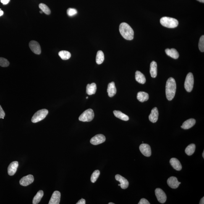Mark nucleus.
<instances>
[{
	"label": "nucleus",
	"mask_w": 204,
	"mask_h": 204,
	"mask_svg": "<svg viewBox=\"0 0 204 204\" xmlns=\"http://www.w3.org/2000/svg\"><path fill=\"white\" fill-rule=\"evenodd\" d=\"M61 193L58 191H55L53 193L49 204H59L60 201Z\"/></svg>",
	"instance_id": "14"
},
{
	"label": "nucleus",
	"mask_w": 204,
	"mask_h": 204,
	"mask_svg": "<svg viewBox=\"0 0 204 204\" xmlns=\"http://www.w3.org/2000/svg\"><path fill=\"white\" fill-rule=\"evenodd\" d=\"M119 186H120V184H119Z\"/></svg>",
	"instance_id": "46"
},
{
	"label": "nucleus",
	"mask_w": 204,
	"mask_h": 204,
	"mask_svg": "<svg viewBox=\"0 0 204 204\" xmlns=\"http://www.w3.org/2000/svg\"><path fill=\"white\" fill-rule=\"evenodd\" d=\"M158 115L157 108H153L152 110L151 113L149 116V119L150 121L153 123H156L158 119Z\"/></svg>",
	"instance_id": "16"
},
{
	"label": "nucleus",
	"mask_w": 204,
	"mask_h": 204,
	"mask_svg": "<svg viewBox=\"0 0 204 204\" xmlns=\"http://www.w3.org/2000/svg\"><path fill=\"white\" fill-rule=\"evenodd\" d=\"M166 54L171 57L174 58V59H177L179 58V55L178 52L174 48H167L165 50Z\"/></svg>",
	"instance_id": "21"
},
{
	"label": "nucleus",
	"mask_w": 204,
	"mask_h": 204,
	"mask_svg": "<svg viewBox=\"0 0 204 204\" xmlns=\"http://www.w3.org/2000/svg\"><path fill=\"white\" fill-rule=\"evenodd\" d=\"M108 204H114V203H111V202H110V203H108Z\"/></svg>",
	"instance_id": "43"
},
{
	"label": "nucleus",
	"mask_w": 204,
	"mask_h": 204,
	"mask_svg": "<svg viewBox=\"0 0 204 204\" xmlns=\"http://www.w3.org/2000/svg\"><path fill=\"white\" fill-rule=\"evenodd\" d=\"M113 112L114 113V115L118 119L124 121L129 120V116L123 113L121 111H113Z\"/></svg>",
	"instance_id": "25"
},
{
	"label": "nucleus",
	"mask_w": 204,
	"mask_h": 204,
	"mask_svg": "<svg viewBox=\"0 0 204 204\" xmlns=\"http://www.w3.org/2000/svg\"><path fill=\"white\" fill-rule=\"evenodd\" d=\"M202 156H203V158H204V151H203V154H202Z\"/></svg>",
	"instance_id": "42"
},
{
	"label": "nucleus",
	"mask_w": 204,
	"mask_h": 204,
	"mask_svg": "<svg viewBox=\"0 0 204 204\" xmlns=\"http://www.w3.org/2000/svg\"><path fill=\"white\" fill-rule=\"evenodd\" d=\"M150 75L153 78L156 77L157 74V65L156 62L152 61L150 65Z\"/></svg>",
	"instance_id": "19"
},
{
	"label": "nucleus",
	"mask_w": 204,
	"mask_h": 204,
	"mask_svg": "<svg viewBox=\"0 0 204 204\" xmlns=\"http://www.w3.org/2000/svg\"><path fill=\"white\" fill-rule=\"evenodd\" d=\"M198 47L200 51L201 52L204 51V36H202L199 40Z\"/></svg>",
	"instance_id": "32"
},
{
	"label": "nucleus",
	"mask_w": 204,
	"mask_h": 204,
	"mask_svg": "<svg viewBox=\"0 0 204 204\" xmlns=\"http://www.w3.org/2000/svg\"><path fill=\"white\" fill-rule=\"evenodd\" d=\"M29 47L34 53L40 55L41 52V47L39 43L35 40H32L29 43Z\"/></svg>",
	"instance_id": "9"
},
{
	"label": "nucleus",
	"mask_w": 204,
	"mask_h": 204,
	"mask_svg": "<svg viewBox=\"0 0 204 204\" xmlns=\"http://www.w3.org/2000/svg\"><path fill=\"white\" fill-rule=\"evenodd\" d=\"M94 117V113L93 110L90 109L86 110L79 116V120L82 122H90L92 121Z\"/></svg>",
	"instance_id": "4"
},
{
	"label": "nucleus",
	"mask_w": 204,
	"mask_h": 204,
	"mask_svg": "<svg viewBox=\"0 0 204 204\" xmlns=\"http://www.w3.org/2000/svg\"><path fill=\"white\" fill-rule=\"evenodd\" d=\"M86 98V99H88V97H87Z\"/></svg>",
	"instance_id": "45"
},
{
	"label": "nucleus",
	"mask_w": 204,
	"mask_h": 204,
	"mask_svg": "<svg viewBox=\"0 0 204 204\" xmlns=\"http://www.w3.org/2000/svg\"><path fill=\"white\" fill-rule=\"evenodd\" d=\"M170 164L172 167L176 171H180L182 169V166L180 162L176 158H172L170 161Z\"/></svg>",
	"instance_id": "18"
},
{
	"label": "nucleus",
	"mask_w": 204,
	"mask_h": 204,
	"mask_svg": "<svg viewBox=\"0 0 204 204\" xmlns=\"http://www.w3.org/2000/svg\"><path fill=\"white\" fill-rule=\"evenodd\" d=\"M194 84V76L192 73H189L187 75L184 82V86L187 92H190L193 88Z\"/></svg>",
	"instance_id": "6"
},
{
	"label": "nucleus",
	"mask_w": 204,
	"mask_h": 204,
	"mask_svg": "<svg viewBox=\"0 0 204 204\" xmlns=\"http://www.w3.org/2000/svg\"><path fill=\"white\" fill-rule=\"evenodd\" d=\"M104 60V54L103 51H98L97 53L96 61L97 64H101L103 63Z\"/></svg>",
	"instance_id": "27"
},
{
	"label": "nucleus",
	"mask_w": 204,
	"mask_h": 204,
	"mask_svg": "<svg viewBox=\"0 0 204 204\" xmlns=\"http://www.w3.org/2000/svg\"><path fill=\"white\" fill-rule=\"evenodd\" d=\"M18 166V162L17 161L10 163L8 168V173L9 176H13L15 174Z\"/></svg>",
	"instance_id": "15"
},
{
	"label": "nucleus",
	"mask_w": 204,
	"mask_h": 204,
	"mask_svg": "<svg viewBox=\"0 0 204 204\" xmlns=\"http://www.w3.org/2000/svg\"><path fill=\"white\" fill-rule=\"evenodd\" d=\"M34 180V178L33 176L32 175H28L22 178L19 181V183L21 185L24 187H27L29 184H32Z\"/></svg>",
	"instance_id": "10"
},
{
	"label": "nucleus",
	"mask_w": 204,
	"mask_h": 204,
	"mask_svg": "<svg viewBox=\"0 0 204 204\" xmlns=\"http://www.w3.org/2000/svg\"><path fill=\"white\" fill-rule=\"evenodd\" d=\"M48 113V110L46 109L40 110L37 111L32 118V122L36 123L43 120L46 117Z\"/></svg>",
	"instance_id": "5"
},
{
	"label": "nucleus",
	"mask_w": 204,
	"mask_h": 204,
	"mask_svg": "<svg viewBox=\"0 0 204 204\" xmlns=\"http://www.w3.org/2000/svg\"><path fill=\"white\" fill-rule=\"evenodd\" d=\"M4 14V12L2 10H1V9H0V17L2 16Z\"/></svg>",
	"instance_id": "40"
},
{
	"label": "nucleus",
	"mask_w": 204,
	"mask_h": 204,
	"mask_svg": "<svg viewBox=\"0 0 204 204\" xmlns=\"http://www.w3.org/2000/svg\"><path fill=\"white\" fill-rule=\"evenodd\" d=\"M199 204H204V197H203V198H202L201 200H200V201Z\"/></svg>",
	"instance_id": "39"
},
{
	"label": "nucleus",
	"mask_w": 204,
	"mask_h": 204,
	"mask_svg": "<svg viewBox=\"0 0 204 204\" xmlns=\"http://www.w3.org/2000/svg\"><path fill=\"white\" fill-rule=\"evenodd\" d=\"M167 183L168 186L171 188L176 189L179 187L181 182L178 181L177 178L175 176H171L168 179Z\"/></svg>",
	"instance_id": "13"
},
{
	"label": "nucleus",
	"mask_w": 204,
	"mask_h": 204,
	"mask_svg": "<svg viewBox=\"0 0 204 204\" xmlns=\"http://www.w3.org/2000/svg\"><path fill=\"white\" fill-rule=\"evenodd\" d=\"M85 199L82 198L79 200L78 202H77V204H85Z\"/></svg>",
	"instance_id": "37"
},
{
	"label": "nucleus",
	"mask_w": 204,
	"mask_h": 204,
	"mask_svg": "<svg viewBox=\"0 0 204 204\" xmlns=\"http://www.w3.org/2000/svg\"><path fill=\"white\" fill-rule=\"evenodd\" d=\"M160 22L163 26L168 28H175L179 25V21L176 19L168 17H162Z\"/></svg>",
	"instance_id": "3"
},
{
	"label": "nucleus",
	"mask_w": 204,
	"mask_h": 204,
	"mask_svg": "<svg viewBox=\"0 0 204 204\" xmlns=\"http://www.w3.org/2000/svg\"><path fill=\"white\" fill-rule=\"evenodd\" d=\"M135 79L137 82L141 84H144L146 82L145 75L139 71H136L135 73Z\"/></svg>",
	"instance_id": "23"
},
{
	"label": "nucleus",
	"mask_w": 204,
	"mask_h": 204,
	"mask_svg": "<svg viewBox=\"0 0 204 204\" xmlns=\"http://www.w3.org/2000/svg\"><path fill=\"white\" fill-rule=\"evenodd\" d=\"M39 8L43 12L47 15H49L51 13V9L46 5L41 3L39 5Z\"/></svg>",
	"instance_id": "30"
},
{
	"label": "nucleus",
	"mask_w": 204,
	"mask_h": 204,
	"mask_svg": "<svg viewBox=\"0 0 204 204\" xmlns=\"http://www.w3.org/2000/svg\"><path fill=\"white\" fill-rule=\"evenodd\" d=\"M197 1L200 2L204 3V0H197Z\"/></svg>",
	"instance_id": "41"
},
{
	"label": "nucleus",
	"mask_w": 204,
	"mask_h": 204,
	"mask_svg": "<svg viewBox=\"0 0 204 204\" xmlns=\"http://www.w3.org/2000/svg\"><path fill=\"white\" fill-rule=\"evenodd\" d=\"M176 90V81L173 77H170L167 81L166 85V96L169 101H171L174 98Z\"/></svg>",
	"instance_id": "1"
},
{
	"label": "nucleus",
	"mask_w": 204,
	"mask_h": 204,
	"mask_svg": "<svg viewBox=\"0 0 204 204\" xmlns=\"http://www.w3.org/2000/svg\"><path fill=\"white\" fill-rule=\"evenodd\" d=\"M107 92L108 96L110 97H112L116 94V89L114 82H112L108 84Z\"/></svg>",
	"instance_id": "17"
},
{
	"label": "nucleus",
	"mask_w": 204,
	"mask_h": 204,
	"mask_svg": "<svg viewBox=\"0 0 204 204\" xmlns=\"http://www.w3.org/2000/svg\"><path fill=\"white\" fill-rule=\"evenodd\" d=\"M120 33L126 40H132L134 39V32L128 24L123 22L120 24L119 27Z\"/></svg>",
	"instance_id": "2"
},
{
	"label": "nucleus",
	"mask_w": 204,
	"mask_h": 204,
	"mask_svg": "<svg viewBox=\"0 0 204 204\" xmlns=\"http://www.w3.org/2000/svg\"><path fill=\"white\" fill-rule=\"evenodd\" d=\"M155 195L158 202L164 203L166 202L167 197L166 194L160 188H157L155 190Z\"/></svg>",
	"instance_id": "8"
},
{
	"label": "nucleus",
	"mask_w": 204,
	"mask_h": 204,
	"mask_svg": "<svg viewBox=\"0 0 204 204\" xmlns=\"http://www.w3.org/2000/svg\"><path fill=\"white\" fill-rule=\"evenodd\" d=\"M5 116V113L0 105V119H4Z\"/></svg>",
	"instance_id": "35"
},
{
	"label": "nucleus",
	"mask_w": 204,
	"mask_h": 204,
	"mask_svg": "<svg viewBox=\"0 0 204 204\" xmlns=\"http://www.w3.org/2000/svg\"><path fill=\"white\" fill-rule=\"evenodd\" d=\"M9 1H10V0H1V2L4 5L8 4Z\"/></svg>",
	"instance_id": "38"
},
{
	"label": "nucleus",
	"mask_w": 204,
	"mask_h": 204,
	"mask_svg": "<svg viewBox=\"0 0 204 204\" xmlns=\"http://www.w3.org/2000/svg\"><path fill=\"white\" fill-rule=\"evenodd\" d=\"M100 173L99 170H97L94 172L91 176V181L92 183L96 182L100 176Z\"/></svg>",
	"instance_id": "31"
},
{
	"label": "nucleus",
	"mask_w": 204,
	"mask_h": 204,
	"mask_svg": "<svg viewBox=\"0 0 204 204\" xmlns=\"http://www.w3.org/2000/svg\"><path fill=\"white\" fill-rule=\"evenodd\" d=\"M139 149L141 153L145 156L149 157L151 155V148L147 144H142L140 145Z\"/></svg>",
	"instance_id": "11"
},
{
	"label": "nucleus",
	"mask_w": 204,
	"mask_h": 204,
	"mask_svg": "<svg viewBox=\"0 0 204 204\" xmlns=\"http://www.w3.org/2000/svg\"><path fill=\"white\" fill-rule=\"evenodd\" d=\"M40 13H43V12L41 11H40Z\"/></svg>",
	"instance_id": "44"
},
{
	"label": "nucleus",
	"mask_w": 204,
	"mask_h": 204,
	"mask_svg": "<svg viewBox=\"0 0 204 204\" xmlns=\"http://www.w3.org/2000/svg\"><path fill=\"white\" fill-rule=\"evenodd\" d=\"M138 204H150L149 202L145 198H142L139 202Z\"/></svg>",
	"instance_id": "36"
},
{
	"label": "nucleus",
	"mask_w": 204,
	"mask_h": 204,
	"mask_svg": "<svg viewBox=\"0 0 204 204\" xmlns=\"http://www.w3.org/2000/svg\"><path fill=\"white\" fill-rule=\"evenodd\" d=\"M106 141V137L103 134H98L92 138L90 143L94 145H97L103 143Z\"/></svg>",
	"instance_id": "7"
},
{
	"label": "nucleus",
	"mask_w": 204,
	"mask_h": 204,
	"mask_svg": "<svg viewBox=\"0 0 204 204\" xmlns=\"http://www.w3.org/2000/svg\"><path fill=\"white\" fill-rule=\"evenodd\" d=\"M77 9L72 8H69L67 10V14L69 17H73L77 13Z\"/></svg>",
	"instance_id": "34"
},
{
	"label": "nucleus",
	"mask_w": 204,
	"mask_h": 204,
	"mask_svg": "<svg viewBox=\"0 0 204 204\" xmlns=\"http://www.w3.org/2000/svg\"><path fill=\"white\" fill-rule=\"evenodd\" d=\"M9 62L8 60L4 58H0V66L2 67H7L9 66Z\"/></svg>",
	"instance_id": "33"
},
{
	"label": "nucleus",
	"mask_w": 204,
	"mask_h": 204,
	"mask_svg": "<svg viewBox=\"0 0 204 204\" xmlns=\"http://www.w3.org/2000/svg\"><path fill=\"white\" fill-rule=\"evenodd\" d=\"M195 149V145L194 144H191L187 146L185 149V152L187 154L191 156L194 153Z\"/></svg>",
	"instance_id": "28"
},
{
	"label": "nucleus",
	"mask_w": 204,
	"mask_h": 204,
	"mask_svg": "<svg viewBox=\"0 0 204 204\" xmlns=\"http://www.w3.org/2000/svg\"><path fill=\"white\" fill-rule=\"evenodd\" d=\"M43 195V191L40 190L37 192V194L34 197L33 200V204H37L41 200L42 197Z\"/></svg>",
	"instance_id": "26"
},
{
	"label": "nucleus",
	"mask_w": 204,
	"mask_h": 204,
	"mask_svg": "<svg viewBox=\"0 0 204 204\" xmlns=\"http://www.w3.org/2000/svg\"><path fill=\"white\" fill-rule=\"evenodd\" d=\"M149 96L148 94L144 92H138L137 95V98L139 101L141 102L146 101L148 100Z\"/></svg>",
	"instance_id": "24"
},
{
	"label": "nucleus",
	"mask_w": 204,
	"mask_h": 204,
	"mask_svg": "<svg viewBox=\"0 0 204 204\" xmlns=\"http://www.w3.org/2000/svg\"><path fill=\"white\" fill-rule=\"evenodd\" d=\"M59 55L60 58L64 60H66L70 59L71 57V55L69 51H61L59 52Z\"/></svg>",
	"instance_id": "29"
},
{
	"label": "nucleus",
	"mask_w": 204,
	"mask_h": 204,
	"mask_svg": "<svg viewBox=\"0 0 204 204\" xmlns=\"http://www.w3.org/2000/svg\"><path fill=\"white\" fill-rule=\"evenodd\" d=\"M196 121L195 119H191L184 121L182 126H181V128L184 129H188L191 128L195 124Z\"/></svg>",
	"instance_id": "20"
},
{
	"label": "nucleus",
	"mask_w": 204,
	"mask_h": 204,
	"mask_svg": "<svg viewBox=\"0 0 204 204\" xmlns=\"http://www.w3.org/2000/svg\"><path fill=\"white\" fill-rule=\"evenodd\" d=\"M115 178L116 181H119L120 183V187L123 189H127L128 187L129 183L128 181L125 178L120 175H116Z\"/></svg>",
	"instance_id": "12"
},
{
	"label": "nucleus",
	"mask_w": 204,
	"mask_h": 204,
	"mask_svg": "<svg viewBox=\"0 0 204 204\" xmlns=\"http://www.w3.org/2000/svg\"><path fill=\"white\" fill-rule=\"evenodd\" d=\"M96 85L95 83L88 84L86 87V93L89 95L95 94L96 91Z\"/></svg>",
	"instance_id": "22"
}]
</instances>
